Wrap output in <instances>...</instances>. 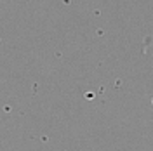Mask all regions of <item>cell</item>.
Returning <instances> with one entry per match:
<instances>
[]
</instances>
